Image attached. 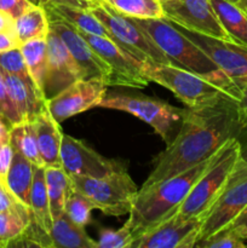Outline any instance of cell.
<instances>
[{
	"mask_svg": "<svg viewBox=\"0 0 247 248\" xmlns=\"http://www.w3.org/2000/svg\"><path fill=\"white\" fill-rule=\"evenodd\" d=\"M236 101L224 97L200 108H185L183 124L166 149L154 160V167L142 188L186 171L210 159L232 138H239Z\"/></svg>",
	"mask_w": 247,
	"mask_h": 248,
	"instance_id": "1",
	"label": "cell"
},
{
	"mask_svg": "<svg viewBox=\"0 0 247 248\" xmlns=\"http://www.w3.org/2000/svg\"><path fill=\"white\" fill-rule=\"evenodd\" d=\"M217 153L182 173L140 188L126 222L132 232L133 240L177 212L196 181L212 164Z\"/></svg>",
	"mask_w": 247,
	"mask_h": 248,
	"instance_id": "2",
	"label": "cell"
},
{
	"mask_svg": "<svg viewBox=\"0 0 247 248\" xmlns=\"http://www.w3.org/2000/svg\"><path fill=\"white\" fill-rule=\"evenodd\" d=\"M142 72L149 81L166 87L188 108L208 106L224 97L235 101L239 90L223 72L216 74H199L173 64L143 62Z\"/></svg>",
	"mask_w": 247,
	"mask_h": 248,
	"instance_id": "3",
	"label": "cell"
},
{
	"mask_svg": "<svg viewBox=\"0 0 247 248\" xmlns=\"http://www.w3.org/2000/svg\"><path fill=\"white\" fill-rule=\"evenodd\" d=\"M240 157L241 142L239 138H232L218 150L212 164L190 189L185 200L177 210L178 215L183 218L205 217L224 189Z\"/></svg>",
	"mask_w": 247,
	"mask_h": 248,
	"instance_id": "4",
	"label": "cell"
},
{
	"mask_svg": "<svg viewBox=\"0 0 247 248\" xmlns=\"http://www.w3.org/2000/svg\"><path fill=\"white\" fill-rule=\"evenodd\" d=\"M133 19L165 53L171 64L199 74H216L222 72L199 46L165 17Z\"/></svg>",
	"mask_w": 247,
	"mask_h": 248,
	"instance_id": "5",
	"label": "cell"
},
{
	"mask_svg": "<svg viewBox=\"0 0 247 248\" xmlns=\"http://www.w3.org/2000/svg\"><path fill=\"white\" fill-rule=\"evenodd\" d=\"M70 179L73 189L107 216L130 215L139 191L125 169L101 178L73 176Z\"/></svg>",
	"mask_w": 247,
	"mask_h": 248,
	"instance_id": "6",
	"label": "cell"
},
{
	"mask_svg": "<svg viewBox=\"0 0 247 248\" xmlns=\"http://www.w3.org/2000/svg\"><path fill=\"white\" fill-rule=\"evenodd\" d=\"M99 108L123 110L137 116L142 121L152 126L155 132L170 144L176 137L183 124L185 108L181 109L160 99L142 94L107 93Z\"/></svg>",
	"mask_w": 247,
	"mask_h": 248,
	"instance_id": "7",
	"label": "cell"
},
{
	"mask_svg": "<svg viewBox=\"0 0 247 248\" xmlns=\"http://www.w3.org/2000/svg\"><path fill=\"white\" fill-rule=\"evenodd\" d=\"M90 11L103 23L109 39L142 62L171 64L165 53L132 17L125 16L104 0L92 4Z\"/></svg>",
	"mask_w": 247,
	"mask_h": 248,
	"instance_id": "8",
	"label": "cell"
},
{
	"mask_svg": "<svg viewBox=\"0 0 247 248\" xmlns=\"http://www.w3.org/2000/svg\"><path fill=\"white\" fill-rule=\"evenodd\" d=\"M247 206V161H237L224 189L206 213L198 241L229 224ZM196 241V242H198Z\"/></svg>",
	"mask_w": 247,
	"mask_h": 248,
	"instance_id": "9",
	"label": "cell"
},
{
	"mask_svg": "<svg viewBox=\"0 0 247 248\" xmlns=\"http://www.w3.org/2000/svg\"><path fill=\"white\" fill-rule=\"evenodd\" d=\"M81 34L94 52L110 68L111 77L108 86H124L131 89H144L148 86L149 80L142 72V61L131 56L107 36Z\"/></svg>",
	"mask_w": 247,
	"mask_h": 248,
	"instance_id": "10",
	"label": "cell"
},
{
	"mask_svg": "<svg viewBox=\"0 0 247 248\" xmlns=\"http://www.w3.org/2000/svg\"><path fill=\"white\" fill-rule=\"evenodd\" d=\"M202 216L183 218L174 212L133 240L130 248H193L203 222Z\"/></svg>",
	"mask_w": 247,
	"mask_h": 248,
	"instance_id": "11",
	"label": "cell"
},
{
	"mask_svg": "<svg viewBox=\"0 0 247 248\" xmlns=\"http://www.w3.org/2000/svg\"><path fill=\"white\" fill-rule=\"evenodd\" d=\"M165 18L189 31L232 41L223 28L210 0H170L162 2Z\"/></svg>",
	"mask_w": 247,
	"mask_h": 248,
	"instance_id": "12",
	"label": "cell"
},
{
	"mask_svg": "<svg viewBox=\"0 0 247 248\" xmlns=\"http://www.w3.org/2000/svg\"><path fill=\"white\" fill-rule=\"evenodd\" d=\"M45 10L48 22H50V29L56 31L58 36L62 39L64 45L67 46L73 60L75 61L81 72L82 79L99 78V79H103L108 85L111 77V70L109 65L94 52L93 48L90 46V44L85 40L82 34L75 27L65 22L51 10L46 7Z\"/></svg>",
	"mask_w": 247,
	"mask_h": 248,
	"instance_id": "13",
	"label": "cell"
},
{
	"mask_svg": "<svg viewBox=\"0 0 247 248\" xmlns=\"http://www.w3.org/2000/svg\"><path fill=\"white\" fill-rule=\"evenodd\" d=\"M107 82L99 78L79 79L46 101V107L58 124L98 107L107 94Z\"/></svg>",
	"mask_w": 247,
	"mask_h": 248,
	"instance_id": "14",
	"label": "cell"
},
{
	"mask_svg": "<svg viewBox=\"0 0 247 248\" xmlns=\"http://www.w3.org/2000/svg\"><path fill=\"white\" fill-rule=\"evenodd\" d=\"M188 39L201 48L232 82L247 80V46L229 40L212 38L189 31L173 23Z\"/></svg>",
	"mask_w": 247,
	"mask_h": 248,
	"instance_id": "15",
	"label": "cell"
},
{
	"mask_svg": "<svg viewBox=\"0 0 247 248\" xmlns=\"http://www.w3.org/2000/svg\"><path fill=\"white\" fill-rule=\"evenodd\" d=\"M61 164L70 177L101 178L111 172L125 169L120 162L102 156L82 140L68 135H63L62 138Z\"/></svg>",
	"mask_w": 247,
	"mask_h": 248,
	"instance_id": "16",
	"label": "cell"
},
{
	"mask_svg": "<svg viewBox=\"0 0 247 248\" xmlns=\"http://www.w3.org/2000/svg\"><path fill=\"white\" fill-rule=\"evenodd\" d=\"M47 68H46L44 96L46 101L69 86L77 80L82 79L79 67L73 60L67 46L56 31L50 29L47 36Z\"/></svg>",
	"mask_w": 247,
	"mask_h": 248,
	"instance_id": "17",
	"label": "cell"
},
{
	"mask_svg": "<svg viewBox=\"0 0 247 248\" xmlns=\"http://www.w3.org/2000/svg\"><path fill=\"white\" fill-rule=\"evenodd\" d=\"M38 138V147L44 166H62L61 164V144L63 133L60 124L55 120L47 107L34 119Z\"/></svg>",
	"mask_w": 247,
	"mask_h": 248,
	"instance_id": "18",
	"label": "cell"
},
{
	"mask_svg": "<svg viewBox=\"0 0 247 248\" xmlns=\"http://www.w3.org/2000/svg\"><path fill=\"white\" fill-rule=\"evenodd\" d=\"M4 79L9 90L10 97L21 116L22 121L34 120L43 109L46 108L44 98L34 85L28 84L16 75L4 72Z\"/></svg>",
	"mask_w": 247,
	"mask_h": 248,
	"instance_id": "19",
	"label": "cell"
},
{
	"mask_svg": "<svg viewBox=\"0 0 247 248\" xmlns=\"http://www.w3.org/2000/svg\"><path fill=\"white\" fill-rule=\"evenodd\" d=\"M36 167L24 155L14 150L9 171L4 178L9 190L28 208L31 206V189Z\"/></svg>",
	"mask_w": 247,
	"mask_h": 248,
	"instance_id": "20",
	"label": "cell"
},
{
	"mask_svg": "<svg viewBox=\"0 0 247 248\" xmlns=\"http://www.w3.org/2000/svg\"><path fill=\"white\" fill-rule=\"evenodd\" d=\"M50 236L52 248H98V244L85 232V227L73 222L65 212L53 219Z\"/></svg>",
	"mask_w": 247,
	"mask_h": 248,
	"instance_id": "21",
	"label": "cell"
},
{
	"mask_svg": "<svg viewBox=\"0 0 247 248\" xmlns=\"http://www.w3.org/2000/svg\"><path fill=\"white\" fill-rule=\"evenodd\" d=\"M210 2L232 40L247 46V15L230 0H210Z\"/></svg>",
	"mask_w": 247,
	"mask_h": 248,
	"instance_id": "22",
	"label": "cell"
},
{
	"mask_svg": "<svg viewBox=\"0 0 247 248\" xmlns=\"http://www.w3.org/2000/svg\"><path fill=\"white\" fill-rule=\"evenodd\" d=\"M45 181L52 219L64 213L65 202L73 191L72 179L62 166L45 167Z\"/></svg>",
	"mask_w": 247,
	"mask_h": 248,
	"instance_id": "23",
	"label": "cell"
},
{
	"mask_svg": "<svg viewBox=\"0 0 247 248\" xmlns=\"http://www.w3.org/2000/svg\"><path fill=\"white\" fill-rule=\"evenodd\" d=\"M15 31L21 45L33 39L46 38L50 31V22L45 7L33 5L15 19Z\"/></svg>",
	"mask_w": 247,
	"mask_h": 248,
	"instance_id": "24",
	"label": "cell"
},
{
	"mask_svg": "<svg viewBox=\"0 0 247 248\" xmlns=\"http://www.w3.org/2000/svg\"><path fill=\"white\" fill-rule=\"evenodd\" d=\"M44 7L55 12L57 16H60L65 22L72 24L73 27H75L81 33L109 38V33L106 27L90 11V9L68 6V5H52V6Z\"/></svg>",
	"mask_w": 247,
	"mask_h": 248,
	"instance_id": "25",
	"label": "cell"
},
{
	"mask_svg": "<svg viewBox=\"0 0 247 248\" xmlns=\"http://www.w3.org/2000/svg\"><path fill=\"white\" fill-rule=\"evenodd\" d=\"M19 47L26 61L29 74L36 89L44 96V84H45L46 68H47V40L46 38L33 39L23 43Z\"/></svg>",
	"mask_w": 247,
	"mask_h": 248,
	"instance_id": "26",
	"label": "cell"
},
{
	"mask_svg": "<svg viewBox=\"0 0 247 248\" xmlns=\"http://www.w3.org/2000/svg\"><path fill=\"white\" fill-rule=\"evenodd\" d=\"M10 144L14 150L21 153L29 161L38 167L44 166L43 159L40 156L36 138L35 124L34 120L22 121L10 127Z\"/></svg>",
	"mask_w": 247,
	"mask_h": 248,
	"instance_id": "27",
	"label": "cell"
},
{
	"mask_svg": "<svg viewBox=\"0 0 247 248\" xmlns=\"http://www.w3.org/2000/svg\"><path fill=\"white\" fill-rule=\"evenodd\" d=\"M31 223V211L0 212V248L9 247L18 239Z\"/></svg>",
	"mask_w": 247,
	"mask_h": 248,
	"instance_id": "28",
	"label": "cell"
},
{
	"mask_svg": "<svg viewBox=\"0 0 247 248\" xmlns=\"http://www.w3.org/2000/svg\"><path fill=\"white\" fill-rule=\"evenodd\" d=\"M111 7L132 18H162L161 2L157 0H104Z\"/></svg>",
	"mask_w": 247,
	"mask_h": 248,
	"instance_id": "29",
	"label": "cell"
},
{
	"mask_svg": "<svg viewBox=\"0 0 247 248\" xmlns=\"http://www.w3.org/2000/svg\"><path fill=\"white\" fill-rule=\"evenodd\" d=\"M0 69L9 73V74L16 75V77L21 78L26 82H28V84L35 86V84H34L33 79H31V74L28 72L26 61H24V57L22 55V51L19 46L18 47L10 48V50L6 51H0Z\"/></svg>",
	"mask_w": 247,
	"mask_h": 248,
	"instance_id": "30",
	"label": "cell"
},
{
	"mask_svg": "<svg viewBox=\"0 0 247 248\" xmlns=\"http://www.w3.org/2000/svg\"><path fill=\"white\" fill-rule=\"evenodd\" d=\"M198 248H247V242L235 230L224 227L210 236L199 240Z\"/></svg>",
	"mask_w": 247,
	"mask_h": 248,
	"instance_id": "31",
	"label": "cell"
},
{
	"mask_svg": "<svg viewBox=\"0 0 247 248\" xmlns=\"http://www.w3.org/2000/svg\"><path fill=\"white\" fill-rule=\"evenodd\" d=\"M93 208V205L90 202L89 199L73 189L72 194L65 202L64 212L73 222L81 227H86L91 222V211Z\"/></svg>",
	"mask_w": 247,
	"mask_h": 248,
	"instance_id": "32",
	"label": "cell"
},
{
	"mask_svg": "<svg viewBox=\"0 0 247 248\" xmlns=\"http://www.w3.org/2000/svg\"><path fill=\"white\" fill-rule=\"evenodd\" d=\"M133 242V234L127 224L118 230L102 229L99 232L98 248H130Z\"/></svg>",
	"mask_w": 247,
	"mask_h": 248,
	"instance_id": "33",
	"label": "cell"
},
{
	"mask_svg": "<svg viewBox=\"0 0 247 248\" xmlns=\"http://www.w3.org/2000/svg\"><path fill=\"white\" fill-rule=\"evenodd\" d=\"M0 119L6 124L9 127L22 123V119L10 97L6 82L4 79V73L0 69Z\"/></svg>",
	"mask_w": 247,
	"mask_h": 248,
	"instance_id": "34",
	"label": "cell"
},
{
	"mask_svg": "<svg viewBox=\"0 0 247 248\" xmlns=\"http://www.w3.org/2000/svg\"><path fill=\"white\" fill-rule=\"evenodd\" d=\"M234 84L239 90V97L236 99V114L240 128L239 140L241 142V138H246L247 140V80H241Z\"/></svg>",
	"mask_w": 247,
	"mask_h": 248,
	"instance_id": "35",
	"label": "cell"
},
{
	"mask_svg": "<svg viewBox=\"0 0 247 248\" xmlns=\"http://www.w3.org/2000/svg\"><path fill=\"white\" fill-rule=\"evenodd\" d=\"M18 210H29L27 206L9 190L5 179L0 177V212H7V211H18Z\"/></svg>",
	"mask_w": 247,
	"mask_h": 248,
	"instance_id": "36",
	"label": "cell"
},
{
	"mask_svg": "<svg viewBox=\"0 0 247 248\" xmlns=\"http://www.w3.org/2000/svg\"><path fill=\"white\" fill-rule=\"evenodd\" d=\"M33 5L29 0H0V11L6 14L12 19H16Z\"/></svg>",
	"mask_w": 247,
	"mask_h": 248,
	"instance_id": "37",
	"label": "cell"
},
{
	"mask_svg": "<svg viewBox=\"0 0 247 248\" xmlns=\"http://www.w3.org/2000/svg\"><path fill=\"white\" fill-rule=\"evenodd\" d=\"M225 227L235 230L247 242V206Z\"/></svg>",
	"mask_w": 247,
	"mask_h": 248,
	"instance_id": "38",
	"label": "cell"
},
{
	"mask_svg": "<svg viewBox=\"0 0 247 248\" xmlns=\"http://www.w3.org/2000/svg\"><path fill=\"white\" fill-rule=\"evenodd\" d=\"M12 155H14V148L11 147L10 143L0 145V177L2 178H5L7 171H9Z\"/></svg>",
	"mask_w": 247,
	"mask_h": 248,
	"instance_id": "39",
	"label": "cell"
},
{
	"mask_svg": "<svg viewBox=\"0 0 247 248\" xmlns=\"http://www.w3.org/2000/svg\"><path fill=\"white\" fill-rule=\"evenodd\" d=\"M93 2L90 0H40L41 6H52V5H68V6L90 9Z\"/></svg>",
	"mask_w": 247,
	"mask_h": 248,
	"instance_id": "40",
	"label": "cell"
},
{
	"mask_svg": "<svg viewBox=\"0 0 247 248\" xmlns=\"http://www.w3.org/2000/svg\"><path fill=\"white\" fill-rule=\"evenodd\" d=\"M21 46L16 31H1L0 33V51H6L10 48Z\"/></svg>",
	"mask_w": 247,
	"mask_h": 248,
	"instance_id": "41",
	"label": "cell"
},
{
	"mask_svg": "<svg viewBox=\"0 0 247 248\" xmlns=\"http://www.w3.org/2000/svg\"><path fill=\"white\" fill-rule=\"evenodd\" d=\"M1 31H15V19L0 11V33Z\"/></svg>",
	"mask_w": 247,
	"mask_h": 248,
	"instance_id": "42",
	"label": "cell"
},
{
	"mask_svg": "<svg viewBox=\"0 0 247 248\" xmlns=\"http://www.w3.org/2000/svg\"><path fill=\"white\" fill-rule=\"evenodd\" d=\"M10 143V127L0 119V145Z\"/></svg>",
	"mask_w": 247,
	"mask_h": 248,
	"instance_id": "43",
	"label": "cell"
},
{
	"mask_svg": "<svg viewBox=\"0 0 247 248\" xmlns=\"http://www.w3.org/2000/svg\"><path fill=\"white\" fill-rule=\"evenodd\" d=\"M232 2H234L235 5H237V6L247 15V0H234Z\"/></svg>",
	"mask_w": 247,
	"mask_h": 248,
	"instance_id": "44",
	"label": "cell"
},
{
	"mask_svg": "<svg viewBox=\"0 0 247 248\" xmlns=\"http://www.w3.org/2000/svg\"><path fill=\"white\" fill-rule=\"evenodd\" d=\"M241 159L247 161V140L241 143Z\"/></svg>",
	"mask_w": 247,
	"mask_h": 248,
	"instance_id": "45",
	"label": "cell"
},
{
	"mask_svg": "<svg viewBox=\"0 0 247 248\" xmlns=\"http://www.w3.org/2000/svg\"><path fill=\"white\" fill-rule=\"evenodd\" d=\"M29 1L33 2L34 5H40V0H29Z\"/></svg>",
	"mask_w": 247,
	"mask_h": 248,
	"instance_id": "46",
	"label": "cell"
},
{
	"mask_svg": "<svg viewBox=\"0 0 247 248\" xmlns=\"http://www.w3.org/2000/svg\"><path fill=\"white\" fill-rule=\"evenodd\" d=\"M157 1H160L162 4V2H166V1H170V0H157Z\"/></svg>",
	"mask_w": 247,
	"mask_h": 248,
	"instance_id": "47",
	"label": "cell"
},
{
	"mask_svg": "<svg viewBox=\"0 0 247 248\" xmlns=\"http://www.w3.org/2000/svg\"><path fill=\"white\" fill-rule=\"evenodd\" d=\"M90 1H92V2H97V1H101V0H90Z\"/></svg>",
	"mask_w": 247,
	"mask_h": 248,
	"instance_id": "48",
	"label": "cell"
},
{
	"mask_svg": "<svg viewBox=\"0 0 247 248\" xmlns=\"http://www.w3.org/2000/svg\"><path fill=\"white\" fill-rule=\"evenodd\" d=\"M230 1H234V0H230Z\"/></svg>",
	"mask_w": 247,
	"mask_h": 248,
	"instance_id": "49",
	"label": "cell"
}]
</instances>
